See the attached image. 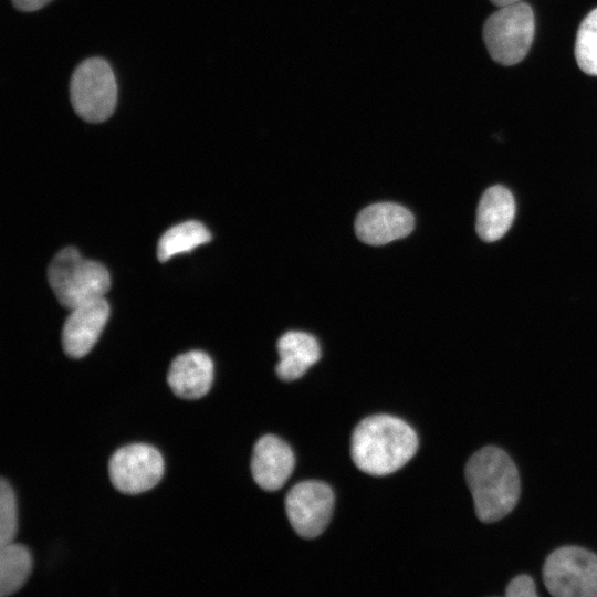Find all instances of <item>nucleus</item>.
Segmentation results:
<instances>
[{
    "label": "nucleus",
    "instance_id": "nucleus-4",
    "mask_svg": "<svg viewBox=\"0 0 597 597\" xmlns=\"http://www.w3.org/2000/svg\"><path fill=\"white\" fill-rule=\"evenodd\" d=\"M534 14L527 3L500 7L483 27V40L490 56L502 65L521 62L534 38Z\"/></svg>",
    "mask_w": 597,
    "mask_h": 597
},
{
    "label": "nucleus",
    "instance_id": "nucleus-10",
    "mask_svg": "<svg viewBox=\"0 0 597 597\" xmlns=\"http://www.w3.org/2000/svg\"><path fill=\"white\" fill-rule=\"evenodd\" d=\"M62 329L65 354L81 358L93 348L109 316V305L102 297L70 310Z\"/></svg>",
    "mask_w": 597,
    "mask_h": 597
},
{
    "label": "nucleus",
    "instance_id": "nucleus-14",
    "mask_svg": "<svg viewBox=\"0 0 597 597\" xmlns=\"http://www.w3.org/2000/svg\"><path fill=\"white\" fill-rule=\"evenodd\" d=\"M280 360L276 365L277 376L285 381L302 377L321 356L320 345L315 337L304 332H287L277 342Z\"/></svg>",
    "mask_w": 597,
    "mask_h": 597
},
{
    "label": "nucleus",
    "instance_id": "nucleus-9",
    "mask_svg": "<svg viewBox=\"0 0 597 597\" xmlns=\"http://www.w3.org/2000/svg\"><path fill=\"white\" fill-rule=\"evenodd\" d=\"M412 213L392 202H379L364 208L355 220L360 241L369 245H384L407 237L413 229Z\"/></svg>",
    "mask_w": 597,
    "mask_h": 597
},
{
    "label": "nucleus",
    "instance_id": "nucleus-5",
    "mask_svg": "<svg viewBox=\"0 0 597 597\" xmlns=\"http://www.w3.org/2000/svg\"><path fill=\"white\" fill-rule=\"evenodd\" d=\"M70 98L84 121H106L117 102V84L109 64L101 57H91L77 65L70 82Z\"/></svg>",
    "mask_w": 597,
    "mask_h": 597
},
{
    "label": "nucleus",
    "instance_id": "nucleus-20",
    "mask_svg": "<svg viewBox=\"0 0 597 597\" xmlns=\"http://www.w3.org/2000/svg\"><path fill=\"white\" fill-rule=\"evenodd\" d=\"M51 0H12L14 7L21 11H35L43 8Z\"/></svg>",
    "mask_w": 597,
    "mask_h": 597
},
{
    "label": "nucleus",
    "instance_id": "nucleus-12",
    "mask_svg": "<svg viewBox=\"0 0 597 597\" xmlns=\"http://www.w3.org/2000/svg\"><path fill=\"white\" fill-rule=\"evenodd\" d=\"M167 381L174 394L184 399H198L208 394L213 381V363L201 350L177 356L169 368Z\"/></svg>",
    "mask_w": 597,
    "mask_h": 597
},
{
    "label": "nucleus",
    "instance_id": "nucleus-1",
    "mask_svg": "<svg viewBox=\"0 0 597 597\" xmlns=\"http://www.w3.org/2000/svg\"><path fill=\"white\" fill-rule=\"evenodd\" d=\"M418 438L404 420L374 415L362 420L352 436V459L363 472L383 476L404 467L416 453Z\"/></svg>",
    "mask_w": 597,
    "mask_h": 597
},
{
    "label": "nucleus",
    "instance_id": "nucleus-17",
    "mask_svg": "<svg viewBox=\"0 0 597 597\" xmlns=\"http://www.w3.org/2000/svg\"><path fill=\"white\" fill-rule=\"evenodd\" d=\"M574 53L579 69L588 75L597 76V8L582 21Z\"/></svg>",
    "mask_w": 597,
    "mask_h": 597
},
{
    "label": "nucleus",
    "instance_id": "nucleus-15",
    "mask_svg": "<svg viewBox=\"0 0 597 597\" xmlns=\"http://www.w3.org/2000/svg\"><path fill=\"white\" fill-rule=\"evenodd\" d=\"M211 240V233L199 221L190 220L168 229L157 245L158 260L165 262L174 255L189 252Z\"/></svg>",
    "mask_w": 597,
    "mask_h": 597
},
{
    "label": "nucleus",
    "instance_id": "nucleus-8",
    "mask_svg": "<svg viewBox=\"0 0 597 597\" xmlns=\"http://www.w3.org/2000/svg\"><path fill=\"white\" fill-rule=\"evenodd\" d=\"M334 507L332 489L320 481L295 484L286 495L285 511L294 531L304 538H314L326 528Z\"/></svg>",
    "mask_w": 597,
    "mask_h": 597
},
{
    "label": "nucleus",
    "instance_id": "nucleus-7",
    "mask_svg": "<svg viewBox=\"0 0 597 597\" xmlns=\"http://www.w3.org/2000/svg\"><path fill=\"white\" fill-rule=\"evenodd\" d=\"M113 485L124 494L153 489L163 478L164 459L151 446L135 443L118 449L108 464Z\"/></svg>",
    "mask_w": 597,
    "mask_h": 597
},
{
    "label": "nucleus",
    "instance_id": "nucleus-11",
    "mask_svg": "<svg viewBox=\"0 0 597 597\" xmlns=\"http://www.w3.org/2000/svg\"><path fill=\"white\" fill-rule=\"evenodd\" d=\"M294 454L290 446L273 434L263 436L254 446L251 472L255 483L265 491L281 489L293 472Z\"/></svg>",
    "mask_w": 597,
    "mask_h": 597
},
{
    "label": "nucleus",
    "instance_id": "nucleus-21",
    "mask_svg": "<svg viewBox=\"0 0 597 597\" xmlns=\"http://www.w3.org/2000/svg\"><path fill=\"white\" fill-rule=\"evenodd\" d=\"M490 1L498 7H504V6L522 2V0H490Z\"/></svg>",
    "mask_w": 597,
    "mask_h": 597
},
{
    "label": "nucleus",
    "instance_id": "nucleus-16",
    "mask_svg": "<svg viewBox=\"0 0 597 597\" xmlns=\"http://www.w3.org/2000/svg\"><path fill=\"white\" fill-rule=\"evenodd\" d=\"M32 569V557L21 544L0 546V596L17 593L27 582Z\"/></svg>",
    "mask_w": 597,
    "mask_h": 597
},
{
    "label": "nucleus",
    "instance_id": "nucleus-13",
    "mask_svg": "<svg viewBox=\"0 0 597 597\" xmlns=\"http://www.w3.org/2000/svg\"><path fill=\"white\" fill-rule=\"evenodd\" d=\"M515 216V201L511 191L500 185L488 188L476 209L475 230L481 240L494 242L511 228Z\"/></svg>",
    "mask_w": 597,
    "mask_h": 597
},
{
    "label": "nucleus",
    "instance_id": "nucleus-3",
    "mask_svg": "<svg viewBox=\"0 0 597 597\" xmlns=\"http://www.w3.org/2000/svg\"><path fill=\"white\" fill-rule=\"evenodd\" d=\"M48 280L59 303L69 310L104 297L111 286L106 268L83 258L73 247L55 254L48 269Z\"/></svg>",
    "mask_w": 597,
    "mask_h": 597
},
{
    "label": "nucleus",
    "instance_id": "nucleus-6",
    "mask_svg": "<svg viewBox=\"0 0 597 597\" xmlns=\"http://www.w3.org/2000/svg\"><path fill=\"white\" fill-rule=\"evenodd\" d=\"M543 580L555 597H597V555L579 546H562L546 558Z\"/></svg>",
    "mask_w": 597,
    "mask_h": 597
},
{
    "label": "nucleus",
    "instance_id": "nucleus-18",
    "mask_svg": "<svg viewBox=\"0 0 597 597\" xmlns=\"http://www.w3.org/2000/svg\"><path fill=\"white\" fill-rule=\"evenodd\" d=\"M18 532V509L15 495L10 484L0 482V546L13 542Z\"/></svg>",
    "mask_w": 597,
    "mask_h": 597
},
{
    "label": "nucleus",
    "instance_id": "nucleus-2",
    "mask_svg": "<svg viewBox=\"0 0 597 597\" xmlns=\"http://www.w3.org/2000/svg\"><path fill=\"white\" fill-rule=\"evenodd\" d=\"M465 479L481 522H496L515 507L521 492L519 471L502 449L486 446L476 451L465 465Z\"/></svg>",
    "mask_w": 597,
    "mask_h": 597
},
{
    "label": "nucleus",
    "instance_id": "nucleus-19",
    "mask_svg": "<svg viewBox=\"0 0 597 597\" xmlns=\"http://www.w3.org/2000/svg\"><path fill=\"white\" fill-rule=\"evenodd\" d=\"M505 595L507 597H536L535 583L528 575H519L507 584Z\"/></svg>",
    "mask_w": 597,
    "mask_h": 597
}]
</instances>
